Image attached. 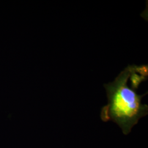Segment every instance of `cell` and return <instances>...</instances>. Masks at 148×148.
I'll return each instance as SVG.
<instances>
[{
  "label": "cell",
  "mask_w": 148,
  "mask_h": 148,
  "mask_svg": "<svg viewBox=\"0 0 148 148\" xmlns=\"http://www.w3.org/2000/svg\"><path fill=\"white\" fill-rule=\"evenodd\" d=\"M147 77V65H129L113 82L104 85L108 101L101 109V120L116 123L125 135L131 132L139 120L148 115V106L142 103L147 93L139 95L137 92Z\"/></svg>",
  "instance_id": "1"
}]
</instances>
